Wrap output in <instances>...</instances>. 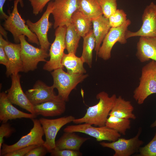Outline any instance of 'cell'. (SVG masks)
Segmentation results:
<instances>
[{"instance_id":"8","label":"cell","mask_w":156,"mask_h":156,"mask_svg":"<svg viewBox=\"0 0 156 156\" xmlns=\"http://www.w3.org/2000/svg\"><path fill=\"white\" fill-rule=\"evenodd\" d=\"M131 23L127 19L122 25L116 27H111L104 39L98 53L97 56L104 60L111 57L112 49L117 42L125 44L127 42L126 33L128 26Z\"/></svg>"},{"instance_id":"31","label":"cell","mask_w":156,"mask_h":156,"mask_svg":"<svg viewBox=\"0 0 156 156\" xmlns=\"http://www.w3.org/2000/svg\"><path fill=\"white\" fill-rule=\"evenodd\" d=\"M117 0H101L100 4L103 15L108 18L117 10Z\"/></svg>"},{"instance_id":"1","label":"cell","mask_w":156,"mask_h":156,"mask_svg":"<svg viewBox=\"0 0 156 156\" xmlns=\"http://www.w3.org/2000/svg\"><path fill=\"white\" fill-rule=\"evenodd\" d=\"M117 97L115 94L109 96L105 91L99 92L96 95V98L99 100L98 103L89 107L83 117L75 118L73 122L76 124L88 123L95 126H105Z\"/></svg>"},{"instance_id":"3","label":"cell","mask_w":156,"mask_h":156,"mask_svg":"<svg viewBox=\"0 0 156 156\" xmlns=\"http://www.w3.org/2000/svg\"><path fill=\"white\" fill-rule=\"evenodd\" d=\"M138 86L133 97L138 104H143L150 95L156 93V62L152 60L143 67Z\"/></svg>"},{"instance_id":"39","label":"cell","mask_w":156,"mask_h":156,"mask_svg":"<svg viewBox=\"0 0 156 156\" xmlns=\"http://www.w3.org/2000/svg\"><path fill=\"white\" fill-rule=\"evenodd\" d=\"M6 0H0V17L1 19L4 20L7 19L9 16V15H7L3 10V5ZM8 0L10 1L13 0Z\"/></svg>"},{"instance_id":"32","label":"cell","mask_w":156,"mask_h":156,"mask_svg":"<svg viewBox=\"0 0 156 156\" xmlns=\"http://www.w3.org/2000/svg\"><path fill=\"white\" fill-rule=\"evenodd\" d=\"M139 152L141 156H156V131L152 140L145 146L140 147Z\"/></svg>"},{"instance_id":"30","label":"cell","mask_w":156,"mask_h":156,"mask_svg":"<svg viewBox=\"0 0 156 156\" xmlns=\"http://www.w3.org/2000/svg\"><path fill=\"white\" fill-rule=\"evenodd\" d=\"M111 27H116L122 25L127 20V15L123 9L117 10L109 18Z\"/></svg>"},{"instance_id":"23","label":"cell","mask_w":156,"mask_h":156,"mask_svg":"<svg viewBox=\"0 0 156 156\" xmlns=\"http://www.w3.org/2000/svg\"><path fill=\"white\" fill-rule=\"evenodd\" d=\"M134 108L131 102L126 101L121 96L117 97L109 115L124 118L135 119L136 117L133 113Z\"/></svg>"},{"instance_id":"34","label":"cell","mask_w":156,"mask_h":156,"mask_svg":"<svg viewBox=\"0 0 156 156\" xmlns=\"http://www.w3.org/2000/svg\"><path fill=\"white\" fill-rule=\"evenodd\" d=\"M33 8V13L37 15L41 13L47 4L51 0H29Z\"/></svg>"},{"instance_id":"22","label":"cell","mask_w":156,"mask_h":156,"mask_svg":"<svg viewBox=\"0 0 156 156\" xmlns=\"http://www.w3.org/2000/svg\"><path fill=\"white\" fill-rule=\"evenodd\" d=\"M93 30L95 39V47L94 50L96 57L101 45L108 32L111 27L108 18L103 15L92 20Z\"/></svg>"},{"instance_id":"18","label":"cell","mask_w":156,"mask_h":156,"mask_svg":"<svg viewBox=\"0 0 156 156\" xmlns=\"http://www.w3.org/2000/svg\"><path fill=\"white\" fill-rule=\"evenodd\" d=\"M7 97L6 93H0V121L2 123L7 122L9 120L23 118H36V115L27 113L18 110L14 106Z\"/></svg>"},{"instance_id":"17","label":"cell","mask_w":156,"mask_h":156,"mask_svg":"<svg viewBox=\"0 0 156 156\" xmlns=\"http://www.w3.org/2000/svg\"><path fill=\"white\" fill-rule=\"evenodd\" d=\"M54 89L53 86H49L43 82L38 80L33 88L27 90L25 93L34 105L49 100L61 99L56 94Z\"/></svg>"},{"instance_id":"12","label":"cell","mask_w":156,"mask_h":156,"mask_svg":"<svg viewBox=\"0 0 156 156\" xmlns=\"http://www.w3.org/2000/svg\"><path fill=\"white\" fill-rule=\"evenodd\" d=\"M142 132L141 128L136 135L129 139L118 138L116 140L110 142H102L100 143L102 146L111 148L114 151V156H130L139 152L143 141L139 139Z\"/></svg>"},{"instance_id":"2","label":"cell","mask_w":156,"mask_h":156,"mask_svg":"<svg viewBox=\"0 0 156 156\" xmlns=\"http://www.w3.org/2000/svg\"><path fill=\"white\" fill-rule=\"evenodd\" d=\"M18 0L14 1L12 11L11 13L8 12L9 16L5 20L3 27L12 34L16 43L20 42L19 36L23 35L27 37L29 42L40 45L36 35L30 30L28 25L25 24V21L19 14L18 10Z\"/></svg>"},{"instance_id":"36","label":"cell","mask_w":156,"mask_h":156,"mask_svg":"<svg viewBox=\"0 0 156 156\" xmlns=\"http://www.w3.org/2000/svg\"><path fill=\"white\" fill-rule=\"evenodd\" d=\"M48 153L49 152L47 149L43 144L33 148L28 152L25 156H44Z\"/></svg>"},{"instance_id":"14","label":"cell","mask_w":156,"mask_h":156,"mask_svg":"<svg viewBox=\"0 0 156 156\" xmlns=\"http://www.w3.org/2000/svg\"><path fill=\"white\" fill-rule=\"evenodd\" d=\"M142 25L135 32L127 30V39L136 36L156 37V4L153 2L147 6L142 16Z\"/></svg>"},{"instance_id":"5","label":"cell","mask_w":156,"mask_h":156,"mask_svg":"<svg viewBox=\"0 0 156 156\" xmlns=\"http://www.w3.org/2000/svg\"><path fill=\"white\" fill-rule=\"evenodd\" d=\"M25 36H19L21 45V56L23 62V72L33 71L37 68L40 62H46V59L49 57L47 51L41 48L35 47L26 40Z\"/></svg>"},{"instance_id":"42","label":"cell","mask_w":156,"mask_h":156,"mask_svg":"<svg viewBox=\"0 0 156 156\" xmlns=\"http://www.w3.org/2000/svg\"><path fill=\"white\" fill-rule=\"evenodd\" d=\"M21 7L22 8L24 6V4L23 0H18Z\"/></svg>"},{"instance_id":"10","label":"cell","mask_w":156,"mask_h":156,"mask_svg":"<svg viewBox=\"0 0 156 156\" xmlns=\"http://www.w3.org/2000/svg\"><path fill=\"white\" fill-rule=\"evenodd\" d=\"M75 119L71 115L54 119L44 118L39 119L45 137L43 145L49 153H51L56 149L55 138L60 129L66 125L73 122Z\"/></svg>"},{"instance_id":"24","label":"cell","mask_w":156,"mask_h":156,"mask_svg":"<svg viewBox=\"0 0 156 156\" xmlns=\"http://www.w3.org/2000/svg\"><path fill=\"white\" fill-rule=\"evenodd\" d=\"M84 62L80 57L73 53L64 54L61 61L63 67L66 69L67 72L72 74H84L86 70L83 66Z\"/></svg>"},{"instance_id":"41","label":"cell","mask_w":156,"mask_h":156,"mask_svg":"<svg viewBox=\"0 0 156 156\" xmlns=\"http://www.w3.org/2000/svg\"><path fill=\"white\" fill-rule=\"evenodd\" d=\"M150 127L151 128L156 127V119L155 121L151 125Z\"/></svg>"},{"instance_id":"40","label":"cell","mask_w":156,"mask_h":156,"mask_svg":"<svg viewBox=\"0 0 156 156\" xmlns=\"http://www.w3.org/2000/svg\"><path fill=\"white\" fill-rule=\"evenodd\" d=\"M5 29L0 25V32L2 36H3L4 38L7 39V32L5 31Z\"/></svg>"},{"instance_id":"27","label":"cell","mask_w":156,"mask_h":156,"mask_svg":"<svg viewBox=\"0 0 156 156\" xmlns=\"http://www.w3.org/2000/svg\"><path fill=\"white\" fill-rule=\"evenodd\" d=\"M83 51L81 57L84 63L91 68L92 62V53L95 47V39L92 29L83 38Z\"/></svg>"},{"instance_id":"29","label":"cell","mask_w":156,"mask_h":156,"mask_svg":"<svg viewBox=\"0 0 156 156\" xmlns=\"http://www.w3.org/2000/svg\"><path fill=\"white\" fill-rule=\"evenodd\" d=\"M130 119L120 118L112 115H109L105 124L108 127L123 135L126 134L127 130L130 128Z\"/></svg>"},{"instance_id":"16","label":"cell","mask_w":156,"mask_h":156,"mask_svg":"<svg viewBox=\"0 0 156 156\" xmlns=\"http://www.w3.org/2000/svg\"><path fill=\"white\" fill-rule=\"evenodd\" d=\"M21 77V75L18 73L11 75L12 84L10 88L7 91V97L13 104L25 109L30 113L35 114L33 105L22 88L20 83Z\"/></svg>"},{"instance_id":"15","label":"cell","mask_w":156,"mask_h":156,"mask_svg":"<svg viewBox=\"0 0 156 156\" xmlns=\"http://www.w3.org/2000/svg\"><path fill=\"white\" fill-rule=\"evenodd\" d=\"M0 45L3 46L8 60L6 75L8 77L14 74L23 72L21 56L20 44L13 43L4 40L0 34Z\"/></svg>"},{"instance_id":"33","label":"cell","mask_w":156,"mask_h":156,"mask_svg":"<svg viewBox=\"0 0 156 156\" xmlns=\"http://www.w3.org/2000/svg\"><path fill=\"white\" fill-rule=\"evenodd\" d=\"M15 132V129L8 122L2 123L0 127V150L3 143L4 138L10 137Z\"/></svg>"},{"instance_id":"37","label":"cell","mask_w":156,"mask_h":156,"mask_svg":"<svg viewBox=\"0 0 156 156\" xmlns=\"http://www.w3.org/2000/svg\"><path fill=\"white\" fill-rule=\"evenodd\" d=\"M38 146L34 145L22 148L7 153L3 156H25L31 150Z\"/></svg>"},{"instance_id":"21","label":"cell","mask_w":156,"mask_h":156,"mask_svg":"<svg viewBox=\"0 0 156 156\" xmlns=\"http://www.w3.org/2000/svg\"><path fill=\"white\" fill-rule=\"evenodd\" d=\"M89 139V138L81 137L74 132H65L55 141L56 149L79 151L82 144Z\"/></svg>"},{"instance_id":"25","label":"cell","mask_w":156,"mask_h":156,"mask_svg":"<svg viewBox=\"0 0 156 156\" xmlns=\"http://www.w3.org/2000/svg\"><path fill=\"white\" fill-rule=\"evenodd\" d=\"M71 23L81 37L85 36L92 29V20L78 10L72 15Z\"/></svg>"},{"instance_id":"28","label":"cell","mask_w":156,"mask_h":156,"mask_svg":"<svg viewBox=\"0 0 156 156\" xmlns=\"http://www.w3.org/2000/svg\"><path fill=\"white\" fill-rule=\"evenodd\" d=\"M65 39L66 48L68 53L76 54L81 37L79 36L71 23L67 24Z\"/></svg>"},{"instance_id":"20","label":"cell","mask_w":156,"mask_h":156,"mask_svg":"<svg viewBox=\"0 0 156 156\" xmlns=\"http://www.w3.org/2000/svg\"><path fill=\"white\" fill-rule=\"evenodd\" d=\"M35 114L44 117L60 115L66 109V102L61 99L48 101L33 105Z\"/></svg>"},{"instance_id":"38","label":"cell","mask_w":156,"mask_h":156,"mask_svg":"<svg viewBox=\"0 0 156 156\" xmlns=\"http://www.w3.org/2000/svg\"><path fill=\"white\" fill-rule=\"evenodd\" d=\"M0 64L7 67L8 60L3 46L0 45Z\"/></svg>"},{"instance_id":"19","label":"cell","mask_w":156,"mask_h":156,"mask_svg":"<svg viewBox=\"0 0 156 156\" xmlns=\"http://www.w3.org/2000/svg\"><path fill=\"white\" fill-rule=\"evenodd\" d=\"M136 49V56L140 62L150 60L156 62V37L140 36Z\"/></svg>"},{"instance_id":"9","label":"cell","mask_w":156,"mask_h":156,"mask_svg":"<svg viewBox=\"0 0 156 156\" xmlns=\"http://www.w3.org/2000/svg\"><path fill=\"white\" fill-rule=\"evenodd\" d=\"M64 131L84 133L95 138L98 142L103 141L114 142L121 136L120 134L105 125L96 127L86 123L68 126L64 129Z\"/></svg>"},{"instance_id":"13","label":"cell","mask_w":156,"mask_h":156,"mask_svg":"<svg viewBox=\"0 0 156 156\" xmlns=\"http://www.w3.org/2000/svg\"><path fill=\"white\" fill-rule=\"evenodd\" d=\"M78 8V0H55L51 13L54 20L53 28L71 23L72 15Z\"/></svg>"},{"instance_id":"11","label":"cell","mask_w":156,"mask_h":156,"mask_svg":"<svg viewBox=\"0 0 156 156\" xmlns=\"http://www.w3.org/2000/svg\"><path fill=\"white\" fill-rule=\"evenodd\" d=\"M53 9V1H51L48 3L45 11L39 20L35 23H33L29 19L26 21V24L30 30L36 35L40 48L47 51L51 44L48 40L47 34L53 25L49 21V19Z\"/></svg>"},{"instance_id":"6","label":"cell","mask_w":156,"mask_h":156,"mask_svg":"<svg viewBox=\"0 0 156 156\" xmlns=\"http://www.w3.org/2000/svg\"><path fill=\"white\" fill-rule=\"evenodd\" d=\"M66 30V25L59 26L55 29V39L51 44L49 50L50 59L47 61L44 65V70L51 71L58 68H64L61 61L66 48L65 39Z\"/></svg>"},{"instance_id":"4","label":"cell","mask_w":156,"mask_h":156,"mask_svg":"<svg viewBox=\"0 0 156 156\" xmlns=\"http://www.w3.org/2000/svg\"><path fill=\"white\" fill-rule=\"evenodd\" d=\"M53 81L52 85L58 90V95L65 101H69V95L77 85L86 78L88 74H70L66 72L63 68H59L51 73Z\"/></svg>"},{"instance_id":"35","label":"cell","mask_w":156,"mask_h":156,"mask_svg":"<svg viewBox=\"0 0 156 156\" xmlns=\"http://www.w3.org/2000/svg\"><path fill=\"white\" fill-rule=\"evenodd\" d=\"M52 156H81L82 153L80 151H75L69 149H56L51 152Z\"/></svg>"},{"instance_id":"26","label":"cell","mask_w":156,"mask_h":156,"mask_svg":"<svg viewBox=\"0 0 156 156\" xmlns=\"http://www.w3.org/2000/svg\"><path fill=\"white\" fill-rule=\"evenodd\" d=\"M101 0H78V10L91 20L103 15Z\"/></svg>"},{"instance_id":"7","label":"cell","mask_w":156,"mask_h":156,"mask_svg":"<svg viewBox=\"0 0 156 156\" xmlns=\"http://www.w3.org/2000/svg\"><path fill=\"white\" fill-rule=\"evenodd\" d=\"M33 123V128L27 135L22 136L20 140L14 144L8 145L3 143L0 150V156L17 149L28 146L43 145L45 141L43 139L44 133L39 120L31 119Z\"/></svg>"}]
</instances>
